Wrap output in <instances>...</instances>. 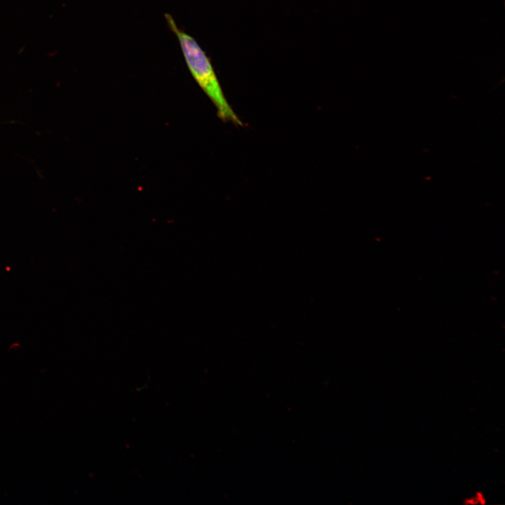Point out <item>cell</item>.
Instances as JSON below:
<instances>
[{
    "mask_svg": "<svg viewBox=\"0 0 505 505\" xmlns=\"http://www.w3.org/2000/svg\"><path fill=\"white\" fill-rule=\"evenodd\" d=\"M165 18L168 27L179 41L191 74L215 106L219 118L236 125H242V121L228 103L204 50L192 36L179 28L171 15L166 13Z\"/></svg>",
    "mask_w": 505,
    "mask_h": 505,
    "instance_id": "1",
    "label": "cell"
}]
</instances>
